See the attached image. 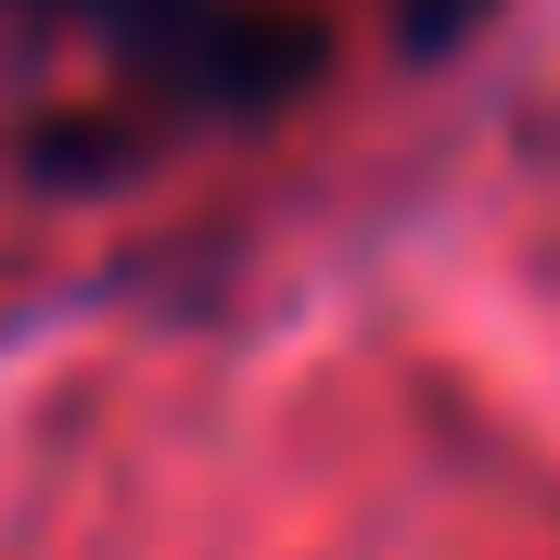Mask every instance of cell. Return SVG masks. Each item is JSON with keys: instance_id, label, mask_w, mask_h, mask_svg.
Returning a JSON list of instances; mask_svg holds the SVG:
<instances>
[{"instance_id": "6da1fadb", "label": "cell", "mask_w": 560, "mask_h": 560, "mask_svg": "<svg viewBox=\"0 0 560 560\" xmlns=\"http://www.w3.org/2000/svg\"><path fill=\"white\" fill-rule=\"evenodd\" d=\"M497 0H0V26L51 38L103 77V153H166L191 128H268V115L318 103L357 65V26H383V51L433 65L446 38H471Z\"/></svg>"}]
</instances>
